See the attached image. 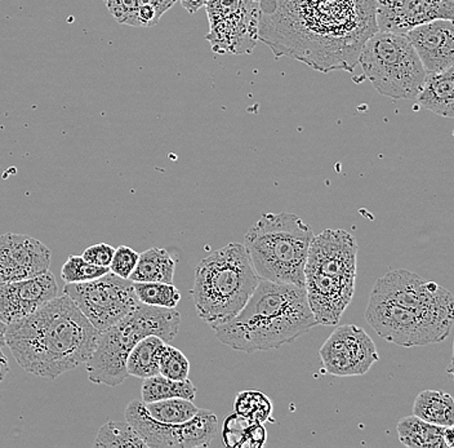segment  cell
Masks as SVG:
<instances>
[{"label": "cell", "instance_id": "cell-1", "mask_svg": "<svg viewBox=\"0 0 454 448\" xmlns=\"http://www.w3.org/2000/svg\"><path fill=\"white\" fill-rule=\"evenodd\" d=\"M377 0H261L260 42L317 72H354L379 31Z\"/></svg>", "mask_w": 454, "mask_h": 448}, {"label": "cell", "instance_id": "cell-2", "mask_svg": "<svg viewBox=\"0 0 454 448\" xmlns=\"http://www.w3.org/2000/svg\"><path fill=\"white\" fill-rule=\"evenodd\" d=\"M99 331L67 295L43 304L7 327V347L31 375L55 380L85 365L95 351Z\"/></svg>", "mask_w": 454, "mask_h": 448}, {"label": "cell", "instance_id": "cell-3", "mask_svg": "<svg viewBox=\"0 0 454 448\" xmlns=\"http://www.w3.org/2000/svg\"><path fill=\"white\" fill-rule=\"evenodd\" d=\"M315 326L305 287L261 279L240 313L213 330L227 347L251 354L289 344Z\"/></svg>", "mask_w": 454, "mask_h": 448}, {"label": "cell", "instance_id": "cell-4", "mask_svg": "<svg viewBox=\"0 0 454 448\" xmlns=\"http://www.w3.org/2000/svg\"><path fill=\"white\" fill-rule=\"evenodd\" d=\"M246 247L229 243L199 263L192 300L198 316L211 327L237 317L260 283Z\"/></svg>", "mask_w": 454, "mask_h": 448}, {"label": "cell", "instance_id": "cell-5", "mask_svg": "<svg viewBox=\"0 0 454 448\" xmlns=\"http://www.w3.org/2000/svg\"><path fill=\"white\" fill-rule=\"evenodd\" d=\"M314 238L311 226L291 212L265 214L244 237L260 279L305 287V268Z\"/></svg>", "mask_w": 454, "mask_h": 448}, {"label": "cell", "instance_id": "cell-6", "mask_svg": "<svg viewBox=\"0 0 454 448\" xmlns=\"http://www.w3.org/2000/svg\"><path fill=\"white\" fill-rule=\"evenodd\" d=\"M181 314L175 309L146 304L137 308L121 322L101 331L90 358L85 363L88 379L95 384L118 387L127 379V359L132 349L150 334L169 342L180 331Z\"/></svg>", "mask_w": 454, "mask_h": 448}, {"label": "cell", "instance_id": "cell-7", "mask_svg": "<svg viewBox=\"0 0 454 448\" xmlns=\"http://www.w3.org/2000/svg\"><path fill=\"white\" fill-rule=\"evenodd\" d=\"M357 64L374 90L394 100L417 98L427 76L410 39L402 34L377 31L363 47Z\"/></svg>", "mask_w": 454, "mask_h": 448}, {"label": "cell", "instance_id": "cell-8", "mask_svg": "<svg viewBox=\"0 0 454 448\" xmlns=\"http://www.w3.org/2000/svg\"><path fill=\"white\" fill-rule=\"evenodd\" d=\"M371 296L411 309L448 330L453 328V295L438 283L425 279L413 271L405 269L388 271L377 279Z\"/></svg>", "mask_w": 454, "mask_h": 448}, {"label": "cell", "instance_id": "cell-9", "mask_svg": "<svg viewBox=\"0 0 454 448\" xmlns=\"http://www.w3.org/2000/svg\"><path fill=\"white\" fill-rule=\"evenodd\" d=\"M206 39L217 55H251L260 33L261 0H208Z\"/></svg>", "mask_w": 454, "mask_h": 448}, {"label": "cell", "instance_id": "cell-10", "mask_svg": "<svg viewBox=\"0 0 454 448\" xmlns=\"http://www.w3.org/2000/svg\"><path fill=\"white\" fill-rule=\"evenodd\" d=\"M64 294L99 333L126 318L140 304L132 280L112 271L88 282L67 283Z\"/></svg>", "mask_w": 454, "mask_h": 448}, {"label": "cell", "instance_id": "cell-11", "mask_svg": "<svg viewBox=\"0 0 454 448\" xmlns=\"http://www.w3.org/2000/svg\"><path fill=\"white\" fill-rule=\"evenodd\" d=\"M126 420L146 442L147 448L208 447L218 433L217 416L209 410L199 413L184 424H164L150 416L142 401L127 405Z\"/></svg>", "mask_w": 454, "mask_h": 448}, {"label": "cell", "instance_id": "cell-12", "mask_svg": "<svg viewBox=\"0 0 454 448\" xmlns=\"http://www.w3.org/2000/svg\"><path fill=\"white\" fill-rule=\"evenodd\" d=\"M365 319L381 339L404 348L444 342L452 331L411 309L376 296L369 297Z\"/></svg>", "mask_w": 454, "mask_h": 448}, {"label": "cell", "instance_id": "cell-13", "mask_svg": "<svg viewBox=\"0 0 454 448\" xmlns=\"http://www.w3.org/2000/svg\"><path fill=\"white\" fill-rule=\"evenodd\" d=\"M323 370L337 377L367 373L380 356L371 336L355 325L340 326L319 350Z\"/></svg>", "mask_w": 454, "mask_h": 448}, {"label": "cell", "instance_id": "cell-14", "mask_svg": "<svg viewBox=\"0 0 454 448\" xmlns=\"http://www.w3.org/2000/svg\"><path fill=\"white\" fill-rule=\"evenodd\" d=\"M356 256L357 245L354 235L343 229H326L312 238L305 274L356 278Z\"/></svg>", "mask_w": 454, "mask_h": 448}, {"label": "cell", "instance_id": "cell-15", "mask_svg": "<svg viewBox=\"0 0 454 448\" xmlns=\"http://www.w3.org/2000/svg\"><path fill=\"white\" fill-rule=\"evenodd\" d=\"M379 31L402 34L435 21L454 20V0H377Z\"/></svg>", "mask_w": 454, "mask_h": 448}, {"label": "cell", "instance_id": "cell-16", "mask_svg": "<svg viewBox=\"0 0 454 448\" xmlns=\"http://www.w3.org/2000/svg\"><path fill=\"white\" fill-rule=\"evenodd\" d=\"M51 259V249L30 235H0V283L17 282L45 273Z\"/></svg>", "mask_w": 454, "mask_h": 448}, {"label": "cell", "instance_id": "cell-17", "mask_svg": "<svg viewBox=\"0 0 454 448\" xmlns=\"http://www.w3.org/2000/svg\"><path fill=\"white\" fill-rule=\"evenodd\" d=\"M59 294L55 275L45 273L17 280L0 283V320L5 325L27 318L43 304L55 299Z\"/></svg>", "mask_w": 454, "mask_h": 448}, {"label": "cell", "instance_id": "cell-18", "mask_svg": "<svg viewBox=\"0 0 454 448\" xmlns=\"http://www.w3.org/2000/svg\"><path fill=\"white\" fill-rule=\"evenodd\" d=\"M356 278L305 274L308 303L317 326L339 325L340 317L353 300Z\"/></svg>", "mask_w": 454, "mask_h": 448}, {"label": "cell", "instance_id": "cell-19", "mask_svg": "<svg viewBox=\"0 0 454 448\" xmlns=\"http://www.w3.org/2000/svg\"><path fill=\"white\" fill-rule=\"evenodd\" d=\"M421 59L427 75L454 65V20H435L405 34Z\"/></svg>", "mask_w": 454, "mask_h": 448}, {"label": "cell", "instance_id": "cell-20", "mask_svg": "<svg viewBox=\"0 0 454 448\" xmlns=\"http://www.w3.org/2000/svg\"><path fill=\"white\" fill-rule=\"evenodd\" d=\"M417 101L436 115L454 119V65L444 72L426 76Z\"/></svg>", "mask_w": 454, "mask_h": 448}, {"label": "cell", "instance_id": "cell-21", "mask_svg": "<svg viewBox=\"0 0 454 448\" xmlns=\"http://www.w3.org/2000/svg\"><path fill=\"white\" fill-rule=\"evenodd\" d=\"M176 259L167 249L153 248L142 252L138 257L137 266L130 274L132 282H160L173 283L175 277Z\"/></svg>", "mask_w": 454, "mask_h": 448}, {"label": "cell", "instance_id": "cell-22", "mask_svg": "<svg viewBox=\"0 0 454 448\" xmlns=\"http://www.w3.org/2000/svg\"><path fill=\"white\" fill-rule=\"evenodd\" d=\"M445 428L430 424L417 416H407L397 422L400 442L410 448H445Z\"/></svg>", "mask_w": 454, "mask_h": 448}, {"label": "cell", "instance_id": "cell-23", "mask_svg": "<svg viewBox=\"0 0 454 448\" xmlns=\"http://www.w3.org/2000/svg\"><path fill=\"white\" fill-rule=\"evenodd\" d=\"M166 345L167 342L155 334H150L142 339L128 356V375L138 377V379L159 375L160 357Z\"/></svg>", "mask_w": 454, "mask_h": 448}, {"label": "cell", "instance_id": "cell-24", "mask_svg": "<svg viewBox=\"0 0 454 448\" xmlns=\"http://www.w3.org/2000/svg\"><path fill=\"white\" fill-rule=\"evenodd\" d=\"M413 415L438 427H450L454 424L453 397L444 391H421L414 401Z\"/></svg>", "mask_w": 454, "mask_h": 448}, {"label": "cell", "instance_id": "cell-25", "mask_svg": "<svg viewBox=\"0 0 454 448\" xmlns=\"http://www.w3.org/2000/svg\"><path fill=\"white\" fill-rule=\"evenodd\" d=\"M141 396L142 402L145 404L170 398H184L194 401L197 397V388L192 384V380L177 381V380L168 379V377L159 373V375L144 379Z\"/></svg>", "mask_w": 454, "mask_h": 448}, {"label": "cell", "instance_id": "cell-26", "mask_svg": "<svg viewBox=\"0 0 454 448\" xmlns=\"http://www.w3.org/2000/svg\"><path fill=\"white\" fill-rule=\"evenodd\" d=\"M95 447L107 448H146V442L127 421H107L99 428Z\"/></svg>", "mask_w": 454, "mask_h": 448}, {"label": "cell", "instance_id": "cell-27", "mask_svg": "<svg viewBox=\"0 0 454 448\" xmlns=\"http://www.w3.org/2000/svg\"><path fill=\"white\" fill-rule=\"evenodd\" d=\"M145 405L152 418L164 424H184L199 413V407L190 399L184 398L163 399V401L152 402Z\"/></svg>", "mask_w": 454, "mask_h": 448}, {"label": "cell", "instance_id": "cell-28", "mask_svg": "<svg viewBox=\"0 0 454 448\" xmlns=\"http://www.w3.org/2000/svg\"><path fill=\"white\" fill-rule=\"evenodd\" d=\"M235 413L248 420L251 424H263L274 421L272 415V402L266 394L261 391L246 390L238 394L234 404Z\"/></svg>", "mask_w": 454, "mask_h": 448}, {"label": "cell", "instance_id": "cell-29", "mask_svg": "<svg viewBox=\"0 0 454 448\" xmlns=\"http://www.w3.org/2000/svg\"><path fill=\"white\" fill-rule=\"evenodd\" d=\"M138 302L158 308L175 309L181 300V294L172 283L133 282Z\"/></svg>", "mask_w": 454, "mask_h": 448}, {"label": "cell", "instance_id": "cell-30", "mask_svg": "<svg viewBox=\"0 0 454 448\" xmlns=\"http://www.w3.org/2000/svg\"><path fill=\"white\" fill-rule=\"evenodd\" d=\"M110 268L93 265L83 259V256H71L67 263L62 265L61 277L67 283H83L88 280L98 279L106 273H109Z\"/></svg>", "mask_w": 454, "mask_h": 448}, {"label": "cell", "instance_id": "cell-31", "mask_svg": "<svg viewBox=\"0 0 454 448\" xmlns=\"http://www.w3.org/2000/svg\"><path fill=\"white\" fill-rule=\"evenodd\" d=\"M159 370H160V375L183 381V380L189 379V359L186 358L183 351L167 342L166 348L161 353Z\"/></svg>", "mask_w": 454, "mask_h": 448}, {"label": "cell", "instance_id": "cell-32", "mask_svg": "<svg viewBox=\"0 0 454 448\" xmlns=\"http://www.w3.org/2000/svg\"><path fill=\"white\" fill-rule=\"evenodd\" d=\"M177 0H137L136 28H153Z\"/></svg>", "mask_w": 454, "mask_h": 448}, {"label": "cell", "instance_id": "cell-33", "mask_svg": "<svg viewBox=\"0 0 454 448\" xmlns=\"http://www.w3.org/2000/svg\"><path fill=\"white\" fill-rule=\"evenodd\" d=\"M251 425L248 420L241 418L238 413L227 416L223 422V444L229 448H244L246 446L247 430Z\"/></svg>", "mask_w": 454, "mask_h": 448}, {"label": "cell", "instance_id": "cell-34", "mask_svg": "<svg viewBox=\"0 0 454 448\" xmlns=\"http://www.w3.org/2000/svg\"><path fill=\"white\" fill-rule=\"evenodd\" d=\"M138 257H140V254L135 249L127 246L118 247L114 254L112 263H110V271L124 279H129L130 274L137 266Z\"/></svg>", "mask_w": 454, "mask_h": 448}, {"label": "cell", "instance_id": "cell-35", "mask_svg": "<svg viewBox=\"0 0 454 448\" xmlns=\"http://www.w3.org/2000/svg\"><path fill=\"white\" fill-rule=\"evenodd\" d=\"M104 3L119 24L136 28L137 0H104Z\"/></svg>", "mask_w": 454, "mask_h": 448}, {"label": "cell", "instance_id": "cell-36", "mask_svg": "<svg viewBox=\"0 0 454 448\" xmlns=\"http://www.w3.org/2000/svg\"><path fill=\"white\" fill-rule=\"evenodd\" d=\"M114 254H115V248L113 246L107 245V243H98V245H93L84 249L82 256L93 265L110 268Z\"/></svg>", "mask_w": 454, "mask_h": 448}, {"label": "cell", "instance_id": "cell-37", "mask_svg": "<svg viewBox=\"0 0 454 448\" xmlns=\"http://www.w3.org/2000/svg\"><path fill=\"white\" fill-rule=\"evenodd\" d=\"M268 441V432L263 424H251L247 430L246 446L249 448H261Z\"/></svg>", "mask_w": 454, "mask_h": 448}, {"label": "cell", "instance_id": "cell-38", "mask_svg": "<svg viewBox=\"0 0 454 448\" xmlns=\"http://www.w3.org/2000/svg\"><path fill=\"white\" fill-rule=\"evenodd\" d=\"M180 3L190 15H194L200 8L206 7L208 0H180Z\"/></svg>", "mask_w": 454, "mask_h": 448}, {"label": "cell", "instance_id": "cell-39", "mask_svg": "<svg viewBox=\"0 0 454 448\" xmlns=\"http://www.w3.org/2000/svg\"><path fill=\"white\" fill-rule=\"evenodd\" d=\"M8 373H10V365H8L7 357L4 356L2 348H0V384H2L5 376L8 375Z\"/></svg>", "mask_w": 454, "mask_h": 448}, {"label": "cell", "instance_id": "cell-40", "mask_svg": "<svg viewBox=\"0 0 454 448\" xmlns=\"http://www.w3.org/2000/svg\"><path fill=\"white\" fill-rule=\"evenodd\" d=\"M444 438L447 447L454 448V424L450 425V427L445 428Z\"/></svg>", "mask_w": 454, "mask_h": 448}, {"label": "cell", "instance_id": "cell-41", "mask_svg": "<svg viewBox=\"0 0 454 448\" xmlns=\"http://www.w3.org/2000/svg\"><path fill=\"white\" fill-rule=\"evenodd\" d=\"M7 327L8 325H5L3 320H0V348L7 347V337H5V334H7Z\"/></svg>", "mask_w": 454, "mask_h": 448}, {"label": "cell", "instance_id": "cell-42", "mask_svg": "<svg viewBox=\"0 0 454 448\" xmlns=\"http://www.w3.org/2000/svg\"><path fill=\"white\" fill-rule=\"evenodd\" d=\"M447 373H448V375L452 377L453 381H454V342H453L452 359H450V365H448Z\"/></svg>", "mask_w": 454, "mask_h": 448}]
</instances>
